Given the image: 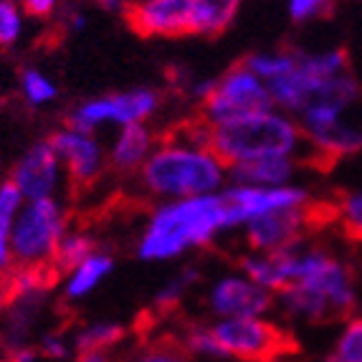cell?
Segmentation results:
<instances>
[{"label":"cell","mask_w":362,"mask_h":362,"mask_svg":"<svg viewBox=\"0 0 362 362\" xmlns=\"http://www.w3.org/2000/svg\"><path fill=\"white\" fill-rule=\"evenodd\" d=\"M211 329L223 347L226 357H235L243 362H281L299 352L296 339L284 327L264 317L218 320Z\"/></svg>","instance_id":"5b68a950"},{"label":"cell","mask_w":362,"mask_h":362,"mask_svg":"<svg viewBox=\"0 0 362 362\" xmlns=\"http://www.w3.org/2000/svg\"><path fill=\"white\" fill-rule=\"evenodd\" d=\"M334 221L342 226V233L352 241L362 243V190L355 193H344L334 203Z\"/></svg>","instance_id":"cb8c5ba5"},{"label":"cell","mask_w":362,"mask_h":362,"mask_svg":"<svg viewBox=\"0 0 362 362\" xmlns=\"http://www.w3.org/2000/svg\"><path fill=\"white\" fill-rule=\"evenodd\" d=\"M334 0H289V16L294 23H309L314 18H329Z\"/></svg>","instance_id":"4316f807"},{"label":"cell","mask_w":362,"mask_h":362,"mask_svg":"<svg viewBox=\"0 0 362 362\" xmlns=\"http://www.w3.org/2000/svg\"><path fill=\"white\" fill-rule=\"evenodd\" d=\"M76 362H115L107 350H89V352H78Z\"/></svg>","instance_id":"836d02e7"},{"label":"cell","mask_w":362,"mask_h":362,"mask_svg":"<svg viewBox=\"0 0 362 362\" xmlns=\"http://www.w3.org/2000/svg\"><path fill=\"white\" fill-rule=\"evenodd\" d=\"M115 269V259L109 254H102V251H94L89 259H84L81 264L69 274L66 281V296L69 299H81L89 291H94L99 286L102 279H107Z\"/></svg>","instance_id":"2e32d148"},{"label":"cell","mask_w":362,"mask_h":362,"mask_svg":"<svg viewBox=\"0 0 362 362\" xmlns=\"http://www.w3.org/2000/svg\"><path fill=\"white\" fill-rule=\"evenodd\" d=\"M180 344L185 347L187 355H195L200 360H221L226 357L223 347L216 339L211 327H200V325H190L185 327V332L180 334Z\"/></svg>","instance_id":"44dd1931"},{"label":"cell","mask_w":362,"mask_h":362,"mask_svg":"<svg viewBox=\"0 0 362 362\" xmlns=\"http://www.w3.org/2000/svg\"><path fill=\"white\" fill-rule=\"evenodd\" d=\"M195 0H137L127 3L124 21L142 38L193 36Z\"/></svg>","instance_id":"ba28073f"},{"label":"cell","mask_w":362,"mask_h":362,"mask_svg":"<svg viewBox=\"0 0 362 362\" xmlns=\"http://www.w3.org/2000/svg\"><path fill=\"white\" fill-rule=\"evenodd\" d=\"M223 193V208H226V223L228 228L246 226L256 216L276 208L302 206L309 203V195L302 187L281 185V187H254V185H230Z\"/></svg>","instance_id":"9c48e42d"},{"label":"cell","mask_w":362,"mask_h":362,"mask_svg":"<svg viewBox=\"0 0 362 362\" xmlns=\"http://www.w3.org/2000/svg\"><path fill=\"white\" fill-rule=\"evenodd\" d=\"M16 259H13V248H11V226L0 223V276L13 272Z\"/></svg>","instance_id":"4dcf8cb0"},{"label":"cell","mask_w":362,"mask_h":362,"mask_svg":"<svg viewBox=\"0 0 362 362\" xmlns=\"http://www.w3.org/2000/svg\"><path fill=\"white\" fill-rule=\"evenodd\" d=\"M296 173L294 155H269L254 157L243 163L228 165L226 175L233 185H254V187H281L289 185Z\"/></svg>","instance_id":"4fadbf2b"},{"label":"cell","mask_w":362,"mask_h":362,"mask_svg":"<svg viewBox=\"0 0 362 362\" xmlns=\"http://www.w3.org/2000/svg\"><path fill=\"white\" fill-rule=\"evenodd\" d=\"M56 6H59V0H21V8H23L25 16H30V18H49L51 13L56 11Z\"/></svg>","instance_id":"1f68e13d"},{"label":"cell","mask_w":362,"mask_h":362,"mask_svg":"<svg viewBox=\"0 0 362 362\" xmlns=\"http://www.w3.org/2000/svg\"><path fill=\"white\" fill-rule=\"evenodd\" d=\"M200 281V272L195 269V266H187V269H182L177 276H173L165 284V289H160L157 291V296H155V309L157 312H163V314H168L170 309H175L177 304L182 302V296L187 294V289L193 284H198Z\"/></svg>","instance_id":"603a6c76"},{"label":"cell","mask_w":362,"mask_h":362,"mask_svg":"<svg viewBox=\"0 0 362 362\" xmlns=\"http://www.w3.org/2000/svg\"><path fill=\"white\" fill-rule=\"evenodd\" d=\"M21 36V13L16 0H0V46H13Z\"/></svg>","instance_id":"83f0119b"},{"label":"cell","mask_w":362,"mask_h":362,"mask_svg":"<svg viewBox=\"0 0 362 362\" xmlns=\"http://www.w3.org/2000/svg\"><path fill=\"white\" fill-rule=\"evenodd\" d=\"M91 254H94V238L86 230H66V233L61 235L59 246H56L51 266L59 274H71Z\"/></svg>","instance_id":"e0dca14e"},{"label":"cell","mask_w":362,"mask_h":362,"mask_svg":"<svg viewBox=\"0 0 362 362\" xmlns=\"http://www.w3.org/2000/svg\"><path fill=\"white\" fill-rule=\"evenodd\" d=\"M302 142V127L274 109L235 117L223 124H211L208 129V150L226 168L254 157L296 155Z\"/></svg>","instance_id":"3957f363"},{"label":"cell","mask_w":362,"mask_h":362,"mask_svg":"<svg viewBox=\"0 0 362 362\" xmlns=\"http://www.w3.org/2000/svg\"><path fill=\"white\" fill-rule=\"evenodd\" d=\"M41 355L49 360H64L69 355V342L61 332H49L41 339Z\"/></svg>","instance_id":"f546056e"},{"label":"cell","mask_w":362,"mask_h":362,"mask_svg":"<svg viewBox=\"0 0 362 362\" xmlns=\"http://www.w3.org/2000/svg\"><path fill=\"white\" fill-rule=\"evenodd\" d=\"M274 304V291L264 289L246 274L218 279L208 291V309L218 320H233V317H264Z\"/></svg>","instance_id":"8fae6325"},{"label":"cell","mask_w":362,"mask_h":362,"mask_svg":"<svg viewBox=\"0 0 362 362\" xmlns=\"http://www.w3.org/2000/svg\"><path fill=\"white\" fill-rule=\"evenodd\" d=\"M11 180L18 185L25 200L54 198L56 182H59V155L49 139L33 142L21 155V160L13 168Z\"/></svg>","instance_id":"7c38bea8"},{"label":"cell","mask_w":362,"mask_h":362,"mask_svg":"<svg viewBox=\"0 0 362 362\" xmlns=\"http://www.w3.org/2000/svg\"><path fill=\"white\" fill-rule=\"evenodd\" d=\"M299 54L296 51H276V54H251L246 59H241V64L246 69L256 74L264 81H272V78L284 76V74L294 71Z\"/></svg>","instance_id":"d6986e66"},{"label":"cell","mask_w":362,"mask_h":362,"mask_svg":"<svg viewBox=\"0 0 362 362\" xmlns=\"http://www.w3.org/2000/svg\"><path fill=\"white\" fill-rule=\"evenodd\" d=\"M152 150H155V134L145 122L124 124L109 152V168L115 173H124V175L137 173Z\"/></svg>","instance_id":"5bb4252c"},{"label":"cell","mask_w":362,"mask_h":362,"mask_svg":"<svg viewBox=\"0 0 362 362\" xmlns=\"http://www.w3.org/2000/svg\"><path fill=\"white\" fill-rule=\"evenodd\" d=\"M23 193L18 190V185L13 180L3 182L0 185V223L3 226H11L13 228V221H16V216L21 213V208H23Z\"/></svg>","instance_id":"f1b7e54d"},{"label":"cell","mask_w":362,"mask_h":362,"mask_svg":"<svg viewBox=\"0 0 362 362\" xmlns=\"http://www.w3.org/2000/svg\"><path fill=\"white\" fill-rule=\"evenodd\" d=\"M21 86H23V97L28 104H33V107H41V104H49L56 99V86L51 84L49 76H43L41 71H36V69H23V74H21Z\"/></svg>","instance_id":"d4e9b609"},{"label":"cell","mask_w":362,"mask_h":362,"mask_svg":"<svg viewBox=\"0 0 362 362\" xmlns=\"http://www.w3.org/2000/svg\"><path fill=\"white\" fill-rule=\"evenodd\" d=\"M124 339V327L115 325V322H94V325L81 327L74 337V347L76 352H89V350H112L115 344Z\"/></svg>","instance_id":"ac0fdd59"},{"label":"cell","mask_w":362,"mask_h":362,"mask_svg":"<svg viewBox=\"0 0 362 362\" xmlns=\"http://www.w3.org/2000/svg\"><path fill=\"white\" fill-rule=\"evenodd\" d=\"M124 362H190L185 347L175 337H157L142 342Z\"/></svg>","instance_id":"ffe728a7"},{"label":"cell","mask_w":362,"mask_h":362,"mask_svg":"<svg viewBox=\"0 0 362 362\" xmlns=\"http://www.w3.org/2000/svg\"><path fill=\"white\" fill-rule=\"evenodd\" d=\"M64 233H66V213L54 198L28 200L11 228L16 266L51 264Z\"/></svg>","instance_id":"277c9868"},{"label":"cell","mask_w":362,"mask_h":362,"mask_svg":"<svg viewBox=\"0 0 362 362\" xmlns=\"http://www.w3.org/2000/svg\"><path fill=\"white\" fill-rule=\"evenodd\" d=\"M226 223L223 193L195 195V198L170 200L152 213L147 230L139 238L137 256L145 261L175 259L193 246H208Z\"/></svg>","instance_id":"6da1fadb"},{"label":"cell","mask_w":362,"mask_h":362,"mask_svg":"<svg viewBox=\"0 0 362 362\" xmlns=\"http://www.w3.org/2000/svg\"><path fill=\"white\" fill-rule=\"evenodd\" d=\"M226 165L208 147L170 137L139 168V185L160 200H182L221 190Z\"/></svg>","instance_id":"7a4b0ae2"},{"label":"cell","mask_w":362,"mask_h":362,"mask_svg":"<svg viewBox=\"0 0 362 362\" xmlns=\"http://www.w3.org/2000/svg\"><path fill=\"white\" fill-rule=\"evenodd\" d=\"M38 352L30 350V347H23V344H18V347H13L11 352V360L8 362H36Z\"/></svg>","instance_id":"d6a6232c"},{"label":"cell","mask_w":362,"mask_h":362,"mask_svg":"<svg viewBox=\"0 0 362 362\" xmlns=\"http://www.w3.org/2000/svg\"><path fill=\"white\" fill-rule=\"evenodd\" d=\"M266 109H274V99L266 81H261L243 64H235L223 76L216 78L211 94L200 102L198 117L206 124H223L235 117L266 112Z\"/></svg>","instance_id":"8992f818"},{"label":"cell","mask_w":362,"mask_h":362,"mask_svg":"<svg viewBox=\"0 0 362 362\" xmlns=\"http://www.w3.org/2000/svg\"><path fill=\"white\" fill-rule=\"evenodd\" d=\"M97 3L109 13H124V8H127V0H97Z\"/></svg>","instance_id":"e575fe53"},{"label":"cell","mask_w":362,"mask_h":362,"mask_svg":"<svg viewBox=\"0 0 362 362\" xmlns=\"http://www.w3.org/2000/svg\"><path fill=\"white\" fill-rule=\"evenodd\" d=\"M160 107V94L155 89H132L119 91L112 97L89 99V102L78 104L71 109L66 117V127L81 129V132H94L99 124L115 122V124H134V122H145Z\"/></svg>","instance_id":"52a82bcc"},{"label":"cell","mask_w":362,"mask_h":362,"mask_svg":"<svg viewBox=\"0 0 362 362\" xmlns=\"http://www.w3.org/2000/svg\"><path fill=\"white\" fill-rule=\"evenodd\" d=\"M299 66L317 78H332L350 71V61H347V51L334 49L325 54H299Z\"/></svg>","instance_id":"7402d4cb"},{"label":"cell","mask_w":362,"mask_h":362,"mask_svg":"<svg viewBox=\"0 0 362 362\" xmlns=\"http://www.w3.org/2000/svg\"><path fill=\"white\" fill-rule=\"evenodd\" d=\"M56 155L64 163L74 190H86L102 177L104 173V150L91 132H81L74 127H61L49 137Z\"/></svg>","instance_id":"30bf717a"},{"label":"cell","mask_w":362,"mask_h":362,"mask_svg":"<svg viewBox=\"0 0 362 362\" xmlns=\"http://www.w3.org/2000/svg\"><path fill=\"white\" fill-rule=\"evenodd\" d=\"M241 0H195L193 36L216 38L233 23Z\"/></svg>","instance_id":"9a60e30c"},{"label":"cell","mask_w":362,"mask_h":362,"mask_svg":"<svg viewBox=\"0 0 362 362\" xmlns=\"http://www.w3.org/2000/svg\"><path fill=\"white\" fill-rule=\"evenodd\" d=\"M334 355L344 362H362V317H347Z\"/></svg>","instance_id":"484cf974"},{"label":"cell","mask_w":362,"mask_h":362,"mask_svg":"<svg viewBox=\"0 0 362 362\" xmlns=\"http://www.w3.org/2000/svg\"><path fill=\"white\" fill-rule=\"evenodd\" d=\"M11 304V294H8V284H6V276H0V312Z\"/></svg>","instance_id":"d590c367"},{"label":"cell","mask_w":362,"mask_h":362,"mask_svg":"<svg viewBox=\"0 0 362 362\" xmlns=\"http://www.w3.org/2000/svg\"><path fill=\"white\" fill-rule=\"evenodd\" d=\"M325 362H344V360H339V357L337 355H332V357H327V360Z\"/></svg>","instance_id":"8d00e7d4"}]
</instances>
